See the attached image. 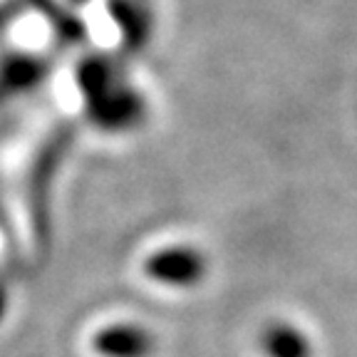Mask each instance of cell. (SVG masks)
<instances>
[{
  "mask_svg": "<svg viewBox=\"0 0 357 357\" xmlns=\"http://www.w3.org/2000/svg\"><path fill=\"white\" fill-rule=\"evenodd\" d=\"M146 275L156 283L174 285V288H189L196 285L206 273V261L201 253L186 245H174L154 253L144 266Z\"/></svg>",
  "mask_w": 357,
  "mask_h": 357,
  "instance_id": "obj_1",
  "label": "cell"
},
{
  "mask_svg": "<svg viewBox=\"0 0 357 357\" xmlns=\"http://www.w3.org/2000/svg\"><path fill=\"white\" fill-rule=\"evenodd\" d=\"M92 347L102 357H149L154 350V335L142 325H107L95 333Z\"/></svg>",
  "mask_w": 357,
  "mask_h": 357,
  "instance_id": "obj_2",
  "label": "cell"
},
{
  "mask_svg": "<svg viewBox=\"0 0 357 357\" xmlns=\"http://www.w3.org/2000/svg\"><path fill=\"white\" fill-rule=\"evenodd\" d=\"M263 352L268 357H310V342L293 325H271L263 333Z\"/></svg>",
  "mask_w": 357,
  "mask_h": 357,
  "instance_id": "obj_3",
  "label": "cell"
},
{
  "mask_svg": "<svg viewBox=\"0 0 357 357\" xmlns=\"http://www.w3.org/2000/svg\"><path fill=\"white\" fill-rule=\"evenodd\" d=\"M38 77H43V65L40 62L30 60V57H15L13 62H8L3 75H0V92L25 89L38 82Z\"/></svg>",
  "mask_w": 357,
  "mask_h": 357,
  "instance_id": "obj_4",
  "label": "cell"
},
{
  "mask_svg": "<svg viewBox=\"0 0 357 357\" xmlns=\"http://www.w3.org/2000/svg\"><path fill=\"white\" fill-rule=\"evenodd\" d=\"M3 312H6V290L0 288V320H3Z\"/></svg>",
  "mask_w": 357,
  "mask_h": 357,
  "instance_id": "obj_5",
  "label": "cell"
}]
</instances>
